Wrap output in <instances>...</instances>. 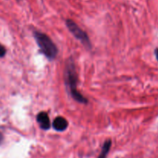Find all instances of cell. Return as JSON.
<instances>
[{
	"mask_svg": "<svg viewBox=\"0 0 158 158\" xmlns=\"http://www.w3.org/2000/svg\"><path fill=\"white\" fill-rule=\"evenodd\" d=\"M78 76L76 70L75 64L73 60H69L65 69V83L70 93L71 96L76 101L80 103H86L87 100L77 90Z\"/></svg>",
	"mask_w": 158,
	"mask_h": 158,
	"instance_id": "1",
	"label": "cell"
},
{
	"mask_svg": "<svg viewBox=\"0 0 158 158\" xmlns=\"http://www.w3.org/2000/svg\"><path fill=\"white\" fill-rule=\"evenodd\" d=\"M34 37L37 45L45 56L50 60H54L58 53V49L52 40L45 33L38 31L34 32Z\"/></svg>",
	"mask_w": 158,
	"mask_h": 158,
	"instance_id": "2",
	"label": "cell"
},
{
	"mask_svg": "<svg viewBox=\"0 0 158 158\" xmlns=\"http://www.w3.org/2000/svg\"><path fill=\"white\" fill-rule=\"evenodd\" d=\"M66 24L69 30L70 31L71 33L74 35L76 39L80 40L86 47H91L90 40H89L86 32H84L75 22L73 21L72 19H66Z\"/></svg>",
	"mask_w": 158,
	"mask_h": 158,
	"instance_id": "3",
	"label": "cell"
},
{
	"mask_svg": "<svg viewBox=\"0 0 158 158\" xmlns=\"http://www.w3.org/2000/svg\"><path fill=\"white\" fill-rule=\"evenodd\" d=\"M36 120L39 124H40L41 129L44 130V131H47L50 127V120H49L47 113L40 112L36 116Z\"/></svg>",
	"mask_w": 158,
	"mask_h": 158,
	"instance_id": "4",
	"label": "cell"
},
{
	"mask_svg": "<svg viewBox=\"0 0 158 158\" xmlns=\"http://www.w3.org/2000/svg\"><path fill=\"white\" fill-rule=\"evenodd\" d=\"M68 122L64 117H57L52 123V127L56 131H64L67 128Z\"/></svg>",
	"mask_w": 158,
	"mask_h": 158,
	"instance_id": "5",
	"label": "cell"
},
{
	"mask_svg": "<svg viewBox=\"0 0 158 158\" xmlns=\"http://www.w3.org/2000/svg\"><path fill=\"white\" fill-rule=\"evenodd\" d=\"M111 144H112V142H111L110 140H107L106 141H105L103 147H102L101 152H100L98 158H106L108 153H109L110 150Z\"/></svg>",
	"mask_w": 158,
	"mask_h": 158,
	"instance_id": "6",
	"label": "cell"
},
{
	"mask_svg": "<svg viewBox=\"0 0 158 158\" xmlns=\"http://www.w3.org/2000/svg\"><path fill=\"white\" fill-rule=\"evenodd\" d=\"M6 48L4 47V46H2V44H0V57H3L5 56V55H6Z\"/></svg>",
	"mask_w": 158,
	"mask_h": 158,
	"instance_id": "7",
	"label": "cell"
},
{
	"mask_svg": "<svg viewBox=\"0 0 158 158\" xmlns=\"http://www.w3.org/2000/svg\"><path fill=\"white\" fill-rule=\"evenodd\" d=\"M155 56H156V58H157V61H158V48H157V49H155Z\"/></svg>",
	"mask_w": 158,
	"mask_h": 158,
	"instance_id": "8",
	"label": "cell"
},
{
	"mask_svg": "<svg viewBox=\"0 0 158 158\" xmlns=\"http://www.w3.org/2000/svg\"><path fill=\"white\" fill-rule=\"evenodd\" d=\"M2 140H3V136L2 134H1V132H0V144L2 143Z\"/></svg>",
	"mask_w": 158,
	"mask_h": 158,
	"instance_id": "9",
	"label": "cell"
},
{
	"mask_svg": "<svg viewBox=\"0 0 158 158\" xmlns=\"http://www.w3.org/2000/svg\"><path fill=\"white\" fill-rule=\"evenodd\" d=\"M18 1H21V0H18Z\"/></svg>",
	"mask_w": 158,
	"mask_h": 158,
	"instance_id": "10",
	"label": "cell"
}]
</instances>
